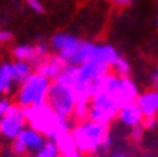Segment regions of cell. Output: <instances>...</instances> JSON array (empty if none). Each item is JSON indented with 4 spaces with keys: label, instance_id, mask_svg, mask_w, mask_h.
I'll list each match as a JSON object with an SVG mask.
<instances>
[{
    "label": "cell",
    "instance_id": "1",
    "mask_svg": "<svg viewBox=\"0 0 158 157\" xmlns=\"http://www.w3.org/2000/svg\"><path fill=\"white\" fill-rule=\"evenodd\" d=\"M23 113L27 122L30 125L31 128L44 134L48 140L50 141L54 140L58 129L62 126L63 118L58 117L56 113L47 103L42 106L24 107Z\"/></svg>",
    "mask_w": 158,
    "mask_h": 157
},
{
    "label": "cell",
    "instance_id": "2",
    "mask_svg": "<svg viewBox=\"0 0 158 157\" xmlns=\"http://www.w3.org/2000/svg\"><path fill=\"white\" fill-rule=\"evenodd\" d=\"M72 134L78 151L82 153H95L103 138L108 134V125L84 121L74 127Z\"/></svg>",
    "mask_w": 158,
    "mask_h": 157
},
{
    "label": "cell",
    "instance_id": "3",
    "mask_svg": "<svg viewBox=\"0 0 158 157\" xmlns=\"http://www.w3.org/2000/svg\"><path fill=\"white\" fill-rule=\"evenodd\" d=\"M50 87V79L33 72L27 79L20 84L16 94L18 106L22 108L29 106H42L47 101L48 89Z\"/></svg>",
    "mask_w": 158,
    "mask_h": 157
},
{
    "label": "cell",
    "instance_id": "4",
    "mask_svg": "<svg viewBox=\"0 0 158 157\" xmlns=\"http://www.w3.org/2000/svg\"><path fill=\"white\" fill-rule=\"evenodd\" d=\"M45 103L56 113L58 117L68 120L74 112L77 97L72 87L53 81L48 89Z\"/></svg>",
    "mask_w": 158,
    "mask_h": 157
},
{
    "label": "cell",
    "instance_id": "5",
    "mask_svg": "<svg viewBox=\"0 0 158 157\" xmlns=\"http://www.w3.org/2000/svg\"><path fill=\"white\" fill-rule=\"evenodd\" d=\"M121 107L117 103L115 98L107 91H102L90 100L89 121L109 125L112 120L118 116Z\"/></svg>",
    "mask_w": 158,
    "mask_h": 157
},
{
    "label": "cell",
    "instance_id": "6",
    "mask_svg": "<svg viewBox=\"0 0 158 157\" xmlns=\"http://www.w3.org/2000/svg\"><path fill=\"white\" fill-rule=\"evenodd\" d=\"M81 43H82V39L65 32L55 33L50 38L52 49L55 50V54H58L67 64H70V66L74 61V57L79 47H81Z\"/></svg>",
    "mask_w": 158,
    "mask_h": 157
},
{
    "label": "cell",
    "instance_id": "7",
    "mask_svg": "<svg viewBox=\"0 0 158 157\" xmlns=\"http://www.w3.org/2000/svg\"><path fill=\"white\" fill-rule=\"evenodd\" d=\"M25 117L20 106L11 104L0 120V133L10 140H15L25 128Z\"/></svg>",
    "mask_w": 158,
    "mask_h": 157
},
{
    "label": "cell",
    "instance_id": "8",
    "mask_svg": "<svg viewBox=\"0 0 158 157\" xmlns=\"http://www.w3.org/2000/svg\"><path fill=\"white\" fill-rule=\"evenodd\" d=\"M65 66L67 63L58 54H52V55H47L34 69L36 73L48 78V79H55L62 73Z\"/></svg>",
    "mask_w": 158,
    "mask_h": 157
},
{
    "label": "cell",
    "instance_id": "9",
    "mask_svg": "<svg viewBox=\"0 0 158 157\" xmlns=\"http://www.w3.org/2000/svg\"><path fill=\"white\" fill-rule=\"evenodd\" d=\"M16 140H19L24 145V147L27 148V152H36L45 143L44 134H42L40 132H38L31 127L24 128L20 132V134L16 137Z\"/></svg>",
    "mask_w": 158,
    "mask_h": 157
},
{
    "label": "cell",
    "instance_id": "10",
    "mask_svg": "<svg viewBox=\"0 0 158 157\" xmlns=\"http://www.w3.org/2000/svg\"><path fill=\"white\" fill-rule=\"evenodd\" d=\"M143 113L139 108V106L137 104V102H132L128 103L126 106H123L119 112H118V118L122 123H124L126 126H138V125H142L143 122Z\"/></svg>",
    "mask_w": 158,
    "mask_h": 157
},
{
    "label": "cell",
    "instance_id": "11",
    "mask_svg": "<svg viewBox=\"0 0 158 157\" xmlns=\"http://www.w3.org/2000/svg\"><path fill=\"white\" fill-rule=\"evenodd\" d=\"M135 102L139 106L144 117L156 116V113L158 112V89L154 88L139 94Z\"/></svg>",
    "mask_w": 158,
    "mask_h": 157
},
{
    "label": "cell",
    "instance_id": "12",
    "mask_svg": "<svg viewBox=\"0 0 158 157\" xmlns=\"http://www.w3.org/2000/svg\"><path fill=\"white\" fill-rule=\"evenodd\" d=\"M13 57L15 61H27L29 62L33 68H36L39 66L43 59L39 58L38 53H36V48L35 45L31 44H20V45H16L13 49Z\"/></svg>",
    "mask_w": 158,
    "mask_h": 157
},
{
    "label": "cell",
    "instance_id": "13",
    "mask_svg": "<svg viewBox=\"0 0 158 157\" xmlns=\"http://www.w3.org/2000/svg\"><path fill=\"white\" fill-rule=\"evenodd\" d=\"M118 57H119V54H118L117 49L114 47H112L110 44H98V45H95L93 59L99 61V62L106 63L112 67Z\"/></svg>",
    "mask_w": 158,
    "mask_h": 157
},
{
    "label": "cell",
    "instance_id": "14",
    "mask_svg": "<svg viewBox=\"0 0 158 157\" xmlns=\"http://www.w3.org/2000/svg\"><path fill=\"white\" fill-rule=\"evenodd\" d=\"M54 142L56 143L62 155H68V153L77 151V146H75V142L73 138V134L69 131H59Z\"/></svg>",
    "mask_w": 158,
    "mask_h": 157
},
{
    "label": "cell",
    "instance_id": "15",
    "mask_svg": "<svg viewBox=\"0 0 158 157\" xmlns=\"http://www.w3.org/2000/svg\"><path fill=\"white\" fill-rule=\"evenodd\" d=\"M13 72H14V83L22 84L33 73V66L27 61H15L13 63Z\"/></svg>",
    "mask_w": 158,
    "mask_h": 157
},
{
    "label": "cell",
    "instance_id": "16",
    "mask_svg": "<svg viewBox=\"0 0 158 157\" xmlns=\"http://www.w3.org/2000/svg\"><path fill=\"white\" fill-rule=\"evenodd\" d=\"M89 111H90V101H78L73 114L79 122H84L89 118Z\"/></svg>",
    "mask_w": 158,
    "mask_h": 157
},
{
    "label": "cell",
    "instance_id": "17",
    "mask_svg": "<svg viewBox=\"0 0 158 157\" xmlns=\"http://www.w3.org/2000/svg\"><path fill=\"white\" fill-rule=\"evenodd\" d=\"M59 155H60V151H59L56 143L48 140L40 150L36 151L35 157H59Z\"/></svg>",
    "mask_w": 158,
    "mask_h": 157
},
{
    "label": "cell",
    "instance_id": "18",
    "mask_svg": "<svg viewBox=\"0 0 158 157\" xmlns=\"http://www.w3.org/2000/svg\"><path fill=\"white\" fill-rule=\"evenodd\" d=\"M112 67L114 69V73L119 77H128L131 73V64L122 55H119L117 58V61L114 62V64Z\"/></svg>",
    "mask_w": 158,
    "mask_h": 157
},
{
    "label": "cell",
    "instance_id": "19",
    "mask_svg": "<svg viewBox=\"0 0 158 157\" xmlns=\"http://www.w3.org/2000/svg\"><path fill=\"white\" fill-rule=\"evenodd\" d=\"M27 3H28V5H29V8H30L33 11L38 13V14H43V13L45 11V8H44V5L42 4L40 0H27Z\"/></svg>",
    "mask_w": 158,
    "mask_h": 157
},
{
    "label": "cell",
    "instance_id": "20",
    "mask_svg": "<svg viewBox=\"0 0 158 157\" xmlns=\"http://www.w3.org/2000/svg\"><path fill=\"white\" fill-rule=\"evenodd\" d=\"M110 146H112V137H110V134L108 133V134L104 137V138H103L99 150H98L95 153H103V152H107V151L109 150Z\"/></svg>",
    "mask_w": 158,
    "mask_h": 157
},
{
    "label": "cell",
    "instance_id": "21",
    "mask_svg": "<svg viewBox=\"0 0 158 157\" xmlns=\"http://www.w3.org/2000/svg\"><path fill=\"white\" fill-rule=\"evenodd\" d=\"M143 131H144L143 125L134 126V127H133V131H132V133H131L132 138H133L134 141H139V140H141V137H142V134H143Z\"/></svg>",
    "mask_w": 158,
    "mask_h": 157
},
{
    "label": "cell",
    "instance_id": "22",
    "mask_svg": "<svg viewBox=\"0 0 158 157\" xmlns=\"http://www.w3.org/2000/svg\"><path fill=\"white\" fill-rule=\"evenodd\" d=\"M11 39H13V33L10 30H5V29L0 30V44L9 43Z\"/></svg>",
    "mask_w": 158,
    "mask_h": 157
},
{
    "label": "cell",
    "instance_id": "23",
    "mask_svg": "<svg viewBox=\"0 0 158 157\" xmlns=\"http://www.w3.org/2000/svg\"><path fill=\"white\" fill-rule=\"evenodd\" d=\"M115 8H128L132 5V0H107Z\"/></svg>",
    "mask_w": 158,
    "mask_h": 157
},
{
    "label": "cell",
    "instance_id": "24",
    "mask_svg": "<svg viewBox=\"0 0 158 157\" xmlns=\"http://www.w3.org/2000/svg\"><path fill=\"white\" fill-rule=\"evenodd\" d=\"M10 102L6 100V98H0V120H2V117L6 113V111L9 109L10 107Z\"/></svg>",
    "mask_w": 158,
    "mask_h": 157
},
{
    "label": "cell",
    "instance_id": "25",
    "mask_svg": "<svg viewBox=\"0 0 158 157\" xmlns=\"http://www.w3.org/2000/svg\"><path fill=\"white\" fill-rule=\"evenodd\" d=\"M143 127L144 128H148V129H154L157 127V120H156V117L154 116L146 117V121L143 123Z\"/></svg>",
    "mask_w": 158,
    "mask_h": 157
},
{
    "label": "cell",
    "instance_id": "26",
    "mask_svg": "<svg viewBox=\"0 0 158 157\" xmlns=\"http://www.w3.org/2000/svg\"><path fill=\"white\" fill-rule=\"evenodd\" d=\"M59 157H84L83 156V153L81 152V151H74V152H72V153H68V155H59Z\"/></svg>",
    "mask_w": 158,
    "mask_h": 157
},
{
    "label": "cell",
    "instance_id": "27",
    "mask_svg": "<svg viewBox=\"0 0 158 157\" xmlns=\"http://www.w3.org/2000/svg\"><path fill=\"white\" fill-rule=\"evenodd\" d=\"M152 84H153V87L156 89H158V67H157L156 73L152 75Z\"/></svg>",
    "mask_w": 158,
    "mask_h": 157
},
{
    "label": "cell",
    "instance_id": "28",
    "mask_svg": "<svg viewBox=\"0 0 158 157\" xmlns=\"http://www.w3.org/2000/svg\"><path fill=\"white\" fill-rule=\"evenodd\" d=\"M110 157H126V155L123 152H119V151H115L110 155Z\"/></svg>",
    "mask_w": 158,
    "mask_h": 157
},
{
    "label": "cell",
    "instance_id": "29",
    "mask_svg": "<svg viewBox=\"0 0 158 157\" xmlns=\"http://www.w3.org/2000/svg\"><path fill=\"white\" fill-rule=\"evenodd\" d=\"M157 27H158V16H157Z\"/></svg>",
    "mask_w": 158,
    "mask_h": 157
}]
</instances>
